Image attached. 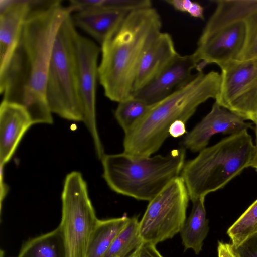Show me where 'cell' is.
Segmentation results:
<instances>
[{
    "instance_id": "ac0fdd59",
    "label": "cell",
    "mask_w": 257,
    "mask_h": 257,
    "mask_svg": "<svg viewBox=\"0 0 257 257\" xmlns=\"http://www.w3.org/2000/svg\"><path fill=\"white\" fill-rule=\"evenodd\" d=\"M204 198L192 201L191 211L180 231L185 250L191 249L198 254L208 231V220L204 205Z\"/></svg>"
},
{
    "instance_id": "484cf974",
    "label": "cell",
    "mask_w": 257,
    "mask_h": 257,
    "mask_svg": "<svg viewBox=\"0 0 257 257\" xmlns=\"http://www.w3.org/2000/svg\"><path fill=\"white\" fill-rule=\"evenodd\" d=\"M130 257H164L153 244L143 243Z\"/></svg>"
},
{
    "instance_id": "8fae6325",
    "label": "cell",
    "mask_w": 257,
    "mask_h": 257,
    "mask_svg": "<svg viewBox=\"0 0 257 257\" xmlns=\"http://www.w3.org/2000/svg\"><path fill=\"white\" fill-rule=\"evenodd\" d=\"M75 49L79 91L84 110V122L92 135L97 155L102 159L105 154L96 121L98 59L101 48L93 41L77 32Z\"/></svg>"
},
{
    "instance_id": "83f0119b",
    "label": "cell",
    "mask_w": 257,
    "mask_h": 257,
    "mask_svg": "<svg viewBox=\"0 0 257 257\" xmlns=\"http://www.w3.org/2000/svg\"><path fill=\"white\" fill-rule=\"evenodd\" d=\"M175 10L188 13L193 2L190 0H167L165 1Z\"/></svg>"
},
{
    "instance_id": "d4e9b609",
    "label": "cell",
    "mask_w": 257,
    "mask_h": 257,
    "mask_svg": "<svg viewBox=\"0 0 257 257\" xmlns=\"http://www.w3.org/2000/svg\"><path fill=\"white\" fill-rule=\"evenodd\" d=\"M230 245L235 257H257V233L238 245Z\"/></svg>"
},
{
    "instance_id": "1f68e13d",
    "label": "cell",
    "mask_w": 257,
    "mask_h": 257,
    "mask_svg": "<svg viewBox=\"0 0 257 257\" xmlns=\"http://www.w3.org/2000/svg\"><path fill=\"white\" fill-rule=\"evenodd\" d=\"M255 134H256V137H257V125L255 126Z\"/></svg>"
},
{
    "instance_id": "7a4b0ae2",
    "label": "cell",
    "mask_w": 257,
    "mask_h": 257,
    "mask_svg": "<svg viewBox=\"0 0 257 257\" xmlns=\"http://www.w3.org/2000/svg\"><path fill=\"white\" fill-rule=\"evenodd\" d=\"M162 26L153 6L132 11L101 45L98 80L109 99L119 103L132 97L140 63Z\"/></svg>"
},
{
    "instance_id": "f1b7e54d",
    "label": "cell",
    "mask_w": 257,
    "mask_h": 257,
    "mask_svg": "<svg viewBox=\"0 0 257 257\" xmlns=\"http://www.w3.org/2000/svg\"><path fill=\"white\" fill-rule=\"evenodd\" d=\"M217 252L218 257H235L230 244L219 241Z\"/></svg>"
},
{
    "instance_id": "d6a6232c",
    "label": "cell",
    "mask_w": 257,
    "mask_h": 257,
    "mask_svg": "<svg viewBox=\"0 0 257 257\" xmlns=\"http://www.w3.org/2000/svg\"><path fill=\"white\" fill-rule=\"evenodd\" d=\"M128 257H130V256Z\"/></svg>"
},
{
    "instance_id": "7c38bea8",
    "label": "cell",
    "mask_w": 257,
    "mask_h": 257,
    "mask_svg": "<svg viewBox=\"0 0 257 257\" xmlns=\"http://www.w3.org/2000/svg\"><path fill=\"white\" fill-rule=\"evenodd\" d=\"M199 63L193 54L181 55L174 60L156 78L134 91L132 97L148 106L161 101L179 88L194 76Z\"/></svg>"
},
{
    "instance_id": "7402d4cb",
    "label": "cell",
    "mask_w": 257,
    "mask_h": 257,
    "mask_svg": "<svg viewBox=\"0 0 257 257\" xmlns=\"http://www.w3.org/2000/svg\"><path fill=\"white\" fill-rule=\"evenodd\" d=\"M257 233V199L228 228L227 233L231 244L238 245L251 235Z\"/></svg>"
},
{
    "instance_id": "6da1fadb",
    "label": "cell",
    "mask_w": 257,
    "mask_h": 257,
    "mask_svg": "<svg viewBox=\"0 0 257 257\" xmlns=\"http://www.w3.org/2000/svg\"><path fill=\"white\" fill-rule=\"evenodd\" d=\"M73 13L62 1L36 0L9 62L0 71L3 100L24 106L33 124L53 123L46 98L48 72L58 30Z\"/></svg>"
},
{
    "instance_id": "44dd1931",
    "label": "cell",
    "mask_w": 257,
    "mask_h": 257,
    "mask_svg": "<svg viewBox=\"0 0 257 257\" xmlns=\"http://www.w3.org/2000/svg\"><path fill=\"white\" fill-rule=\"evenodd\" d=\"M143 243L139 234L138 218H130L127 223L116 236L104 257H125Z\"/></svg>"
},
{
    "instance_id": "e0dca14e",
    "label": "cell",
    "mask_w": 257,
    "mask_h": 257,
    "mask_svg": "<svg viewBox=\"0 0 257 257\" xmlns=\"http://www.w3.org/2000/svg\"><path fill=\"white\" fill-rule=\"evenodd\" d=\"M104 8L93 7L72 14L75 26L92 37L100 45L127 13Z\"/></svg>"
},
{
    "instance_id": "ba28073f",
    "label": "cell",
    "mask_w": 257,
    "mask_h": 257,
    "mask_svg": "<svg viewBox=\"0 0 257 257\" xmlns=\"http://www.w3.org/2000/svg\"><path fill=\"white\" fill-rule=\"evenodd\" d=\"M62 231L66 257H86L89 241L98 220L81 174L73 171L65 179L62 193Z\"/></svg>"
},
{
    "instance_id": "3957f363",
    "label": "cell",
    "mask_w": 257,
    "mask_h": 257,
    "mask_svg": "<svg viewBox=\"0 0 257 257\" xmlns=\"http://www.w3.org/2000/svg\"><path fill=\"white\" fill-rule=\"evenodd\" d=\"M221 82L214 71H198L187 83L150 106L145 115L126 133L124 152L151 156L170 136L169 130L177 120L185 123L197 108L210 98L215 99Z\"/></svg>"
},
{
    "instance_id": "5b68a950",
    "label": "cell",
    "mask_w": 257,
    "mask_h": 257,
    "mask_svg": "<svg viewBox=\"0 0 257 257\" xmlns=\"http://www.w3.org/2000/svg\"><path fill=\"white\" fill-rule=\"evenodd\" d=\"M255 151L251 135L244 130L204 148L185 163L180 177L192 202L223 188L251 167Z\"/></svg>"
},
{
    "instance_id": "8992f818",
    "label": "cell",
    "mask_w": 257,
    "mask_h": 257,
    "mask_svg": "<svg viewBox=\"0 0 257 257\" xmlns=\"http://www.w3.org/2000/svg\"><path fill=\"white\" fill-rule=\"evenodd\" d=\"M215 9L207 21L193 53L198 71L207 65L219 67L238 60L248 39L246 20L247 0L214 1Z\"/></svg>"
},
{
    "instance_id": "ffe728a7",
    "label": "cell",
    "mask_w": 257,
    "mask_h": 257,
    "mask_svg": "<svg viewBox=\"0 0 257 257\" xmlns=\"http://www.w3.org/2000/svg\"><path fill=\"white\" fill-rule=\"evenodd\" d=\"M130 217L98 220L91 236L86 257H104L117 234Z\"/></svg>"
},
{
    "instance_id": "30bf717a",
    "label": "cell",
    "mask_w": 257,
    "mask_h": 257,
    "mask_svg": "<svg viewBox=\"0 0 257 257\" xmlns=\"http://www.w3.org/2000/svg\"><path fill=\"white\" fill-rule=\"evenodd\" d=\"M221 82L215 99L221 107L257 125V58L219 67Z\"/></svg>"
},
{
    "instance_id": "277c9868",
    "label": "cell",
    "mask_w": 257,
    "mask_h": 257,
    "mask_svg": "<svg viewBox=\"0 0 257 257\" xmlns=\"http://www.w3.org/2000/svg\"><path fill=\"white\" fill-rule=\"evenodd\" d=\"M185 148L167 155L144 156L126 153L104 155L103 176L115 192L151 201L171 181L179 177L185 164Z\"/></svg>"
},
{
    "instance_id": "2e32d148",
    "label": "cell",
    "mask_w": 257,
    "mask_h": 257,
    "mask_svg": "<svg viewBox=\"0 0 257 257\" xmlns=\"http://www.w3.org/2000/svg\"><path fill=\"white\" fill-rule=\"evenodd\" d=\"M178 54L172 36L168 33L161 32L141 60L135 81L134 92L156 78Z\"/></svg>"
},
{
    "instance_id": "603a6c76",
    "label": "cell",
    "mask_w": 257,
    "mask_h": 257,
    "mask_svg": "<svg viewBox=\"0 0 257 257\" xmlns=\"http://www.w3.org/2000/svg\"><path fill=\"white\" fill-rule=\"evenodd\" d=\"M118 103L114 115L124 134L145 115L150 107L133 97Z\"/></svg>"
},
{
    "instance_id": "9c48e42d",
    "label": "cell",
    "mask_w": 257,
    "mask_h": 257,
    "mask_svg": "<svg viewBox=\"0 0 257 257\" xmlns=\"http://www.w3.org/2000/svg\"><path fill=\"white\" fill-rule=\"evenodd\" d=\"M189 199L180 176L150 201L139 221V234L143 243L156 245L180 232L186 219Z\"/></svg>"
},
{
    "instance_id": "5bb4252c",
    "label": "cell",
    "mask_w": 257,
    "mask_h": 257,
    "mask_svg": "<svg viewBox=\"0 0 257 257\" xmlns=\"http://www.w3.org/2000/svg\"><path fill=\"white\" fill-rule=\"evenodd\" d=\"M35 0H0V71L9 62Z\"/></svg>"
},
{
    "instance_id": "4fadbf2b",
    "label": "cell",
    "mask_w": 257,
    "mask_h": 257,
    "mask_svg": "<svg viewBox=\"0 0 257 257\" xmlns=\"http://www.w3.org/2000/svg\"><path fill=\"white\" fill-rule=\"evenodd\" d=\"M252 128L250 123L221 107L215 101L210 112L184 137V148L193 152L206 147L211 138L216 134L233 135Z\"/></svg>"
},
{
    "instance_id": "9a60e30c",
    "label": "cell",
    "mask_w": 257,
    "mask_h": 257,
    "mask_svg": "<svg viewBox=\"0 0 257 257\" xmlns=\"http://www.w3.org/2000/svg\"><path fill=\"white\" fill-rule=\"evenodd\" d=\"M26 109L18 103L3 100L0 106L1 168L11 158L26 131L33 124Z\"/></svg>"
},
{
    "instance_id": "4dcf8cb0",
    "label": "cell",
    "mask_w": 257,
    "mask_h": 257,
    "mask_svg": "<svg viewBox=\"0 0 257 257\" xmlns=\"http://www.w3.org/2000/svg\"><path fill=\"white\" fill-rule=\"evenodd\" d=\"M255 148V154L251 167L254 168L256 171L257 172V137H256Z\"/></svg>"
},
{
    "instance_id": "d6986e66",
    "label": "cell",
    "mask_w": 257,
    "mask_h": 257,
    "mask_svg": "<svg viewBox=\"0 0 257 257\" xmlns=\"http://www.w3.org/2000/svg\"><path fill=\"white\" fill-rule=\"evenodd\" d=\"M17 257H66L64 238L59 226L26 242Z\"/></svg>"
},
{
    "instance_id": "f546056e",
    "label": "cell",
    "mask_w": 257,
    "mask_h": 257,
    "mask_svg": "<svg viewBox=\"0 0 257 257\" xmlns=\"http://www.w3.org/2000/svg\"><path fill=\"white\" fill-rule=\"evenodd\" d=\"M188 13L192 17L202 20L204 19V8L197 2H193Z\"/></svg>"
},
{
    "instance_id": "4316f807",
    "label": "cell",
    "mask_w": 257,
    "mask_h": 257,
    "mask_svg": "<svg viewBox=\"0 0 257 257\" xmlns=\"http://www.w3.org/2000/svg\"><path fill=\"white\" fill-rule=\"evenodd\" d=\"M186 123L181 120H177L170 126L169 130L170 136L177 138L183 135L186 133Z\"/></svg>"
},
{
    "instance_id": "52a82bcc",
    "label": "cell",
    "mask_w": 257,
    "mask_h": 257,
    "mask_svg": "<svg viewBox=\"0 0 257 257\" xmlns=\"http://www.w3.org/2000/svg\"><path fill=\"white\" fill-rule=\"evenodd\" d=\"M72 14L60 26L48 72L46 98L52 113L69 120L84 121L80 97L75 41L77 33Z\"/></svg>"
},
{
    "instance_id": "cb8c5ba5",
    "label": "cell",
    "mask_w": 257,
    "mask_h": 257,
    "mask_svg": "<svg viewBox=\"0 0 257 257\" xmlns=\"http://www.w3.org/2000/svg\"><path fill=\"white\" fill-rule=\"evenodd\" d=\"M246 20L248 39L246 47L238 60L257 58V0H247Z\"/></svg>"
}]
</instances>
